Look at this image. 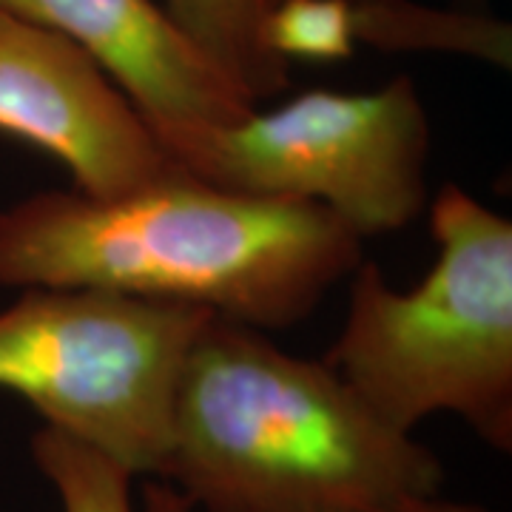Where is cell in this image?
<instances>
[{
	"label": "cell",
	"instance_id": "obj_11",
	"mask_svg": "<svg viewBox=\"0 0 512 512\" xmlns=\"http://www.w3.org/2000/svg\"><path fill=\"white\" fill-rule=\"evenodd\" d=\"M268 55L293 63H342L356 55L348 0H274L262 20Z\"/></svg>",
	"mask_w": 512,
	"mask_h": 512
},
{
	"label": "cell",
	"instance_id": "obj_5",
	"mask_svg": "<svg viewBox=\"0 0 512 512\" xmlns=\"http://www.w3.org/2000/svg\"><path fill=\"white\" fill-rule=\"evenodd\" d=\"M211 316L89 288H23L0 311V390L134 478H160L177 376Z\"/></svg>",
	"mask_w": 512,
	"mask_h": 512
},
{
	"label": "cell",
	"instance_id": "obj_8",
	"mask_svg": "<svg viewBox=\"0 0 512 512\" xmlns=\"http://www.w3.org/2000/svg\"><path fill=\"white\" fill-rule=\"evenodd\" d=\"M348 23L356 49L470 57L495 69L512 66L510 23L476 9L421 0H348Z\"/></svg>",
	"mask_w": 512,
	"mask_h": 512
},
{
	"label": "cell",
	"instance_id": "obj_7",
	"mask_svg": "<svg viewBox=\"0 0 512 512\" xmlns=\"http://www.w3.org/2000/svg\"><path fill=\"white\" fill-rule=\"evenodd\" d=\"M80 46L151 128L228 123L256 106L157 0H0Z\"/></svg>",
	"mask_w": 512,
	"mask_h": 512
},
{
	"label": "cell",
	"instance_id": "obj_12",
	"mask_svg": "<svg viewBox=\"0 0 512 512\" xmlns=\"http://www.w3.org/2000/svg\"><path fill=\"white\" fill-rule=\"evenodd\" d=\"M137 512H194L191 501L180 490H174L168 481H148L143 487L140 510ZM404 512H493L481 504H467V501H444V498H430Z\"/></svg>",
	"mask_w": 512,
	"mask_h": 512
},
{
	"label": "cell",
	"instance_id": "obj_10",
	"mask_svg": "<svg viewBox=\"0 0 512 512\" xmlns=\"http://www.w3.org/2000/svg\"><path fill=\"white\" fill-rule=\"evenodd\" d=\"M32 458L63 512H137L134 476L92 444L43 424L32 436Z\"/></svg>",
	"mask_w": 512,
	"mask_h": 512
},
{
	"label": "cell",
	"instance_id": "obj_2",
	"mask_svg": "<svg viewBox=\"0 0 512 512\" xmlns=\"http://www.w3.org/2000/svg\"><path fill=\"white\" fill-rule=\"evenodd\" d=\"M160 478L205 512H404L439 498V456L322 359L211 316L171 402Z\"/></svg>",
	"mask_w": 512,
	"mask_h": 512
},
{
	"label": "cell",
	"instance_id": "obj_1",
	"mask_svg": "<svg viewBox=\"0 0 512 512\" xmlns=\"http://www.w3.org/2000/svg\"><path fill=\"white\" fill-rule=\"evenodd\" d=\"M365 239L311 202L180 171L117 197L40 191L0 211V285L191 305L259 330L311 316Z\"/></svg>",
	"mask_w": 512,
	"mask_h": 512
},
{
	"label": "cell",
	"instance_id": "obj_9",
	"mask_svg": "<svg viewBox=\"0 0 512 512\" xmlns=\"http://www.w3.org/2000/svg\"><path fill=\"white\" fill-rule=\"evenodd\" d=\"M163 6L256 106L288 89L291 69L262 43V20L274 0H165Z\"/></svg>",
	"mask_w": 512,
	"mask_h": 512
},
{
	"label": "cell",
	"instance_id": "obj_4",
	"mask_svg": "<svg viewBox=\"0 0 512 512\" xmlns=\"http://www.w3.org/2000/svg\"><path fill=\"white\" fill-rule=\"evenodd\" d=\"M165 151L205 183L311 202L359 239L402 231L427 211L430 117L413 77L376 92L293 94L228 123L154 128Z\"/></svg>",
	"mask_w": 512,
	"mask_h": 512
},
{
	"label": "cell",
	"instance_id": "obj_6",
	"mask_svg": "<svg viewBox=\"0 0 512 512\" xmlns=\"http://www.w3.org/2000/svg\"><path fill=\"white\" fill-rule=\"evenodd\" d=\"M0 134L72 171L74 191L117 197L185 171L92 57L0 9Z\"/></svg>",
	"mask_w": 512,
	"mask_h": 512
},
{
	"label": "cell",
	"instance_id": "obj_3",
	"mask_svg": "<svg viewBox=\"0 0 512 512\" xmlns=\"http://www.w3.org/2000/svg\"><path fill=\"white\" fill-rule=\"evenodd\" d=\"M436 262L396 291L362 259L328 362L384 421L413 433L453 413L498 453L512 450V222L461 185L427 202Z\"/></svg>",
	"mask_w": 512,
	"mask_h": 512
}]
</instances>
